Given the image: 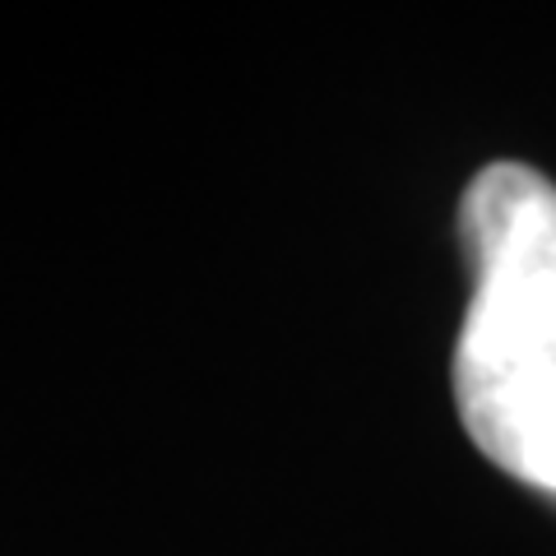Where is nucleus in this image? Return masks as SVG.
I'll return each mask as SVG.
<instances>
[{
	"label": "nucleus",
	"instance_id": "obj_1",
	"mask_svg": "<svg viewBox=\"0 0 556 556\" xmlns=\"http://www.w3.org/2000/svg\"><path fill=\"white\" fill-rule=\"evenodd\" d=\"M473 274L455 343V408L486 459L556 496V186L492 163L459 204Z\"/></svg>",
	"mask_w": 556,
	"mask_h": 556
}]
</instances>
